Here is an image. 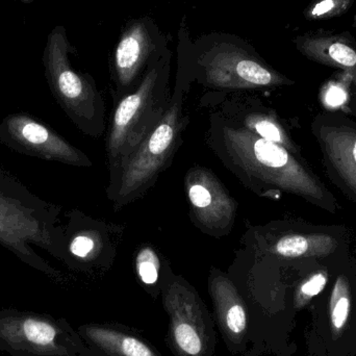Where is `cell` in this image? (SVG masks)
<instances>
[{
    "mask_svg": "<svg viewBox=\"0 0 356 356\" xmlns=\"http://www.w3.org/2000/svg\"><path fill=\"white\" fill-rule=\"evenodd\" d=\"M209 144L224 165L261 196L288 193L336 213L338 202L299 154L257 137L240 123L217 116Z\"/></svg>",
    "mask_w": 356,
    "mask_h": 356,
    "instance_id": "1",
    "label": "cell"
},
{
    "mask_svg": "<svg viewBox=\"0 0 356 356\" xmlns=\"http://www.w3.org/2000/svg\"><path fill=\"white\" fill-rule=\"evenodd\" d=\"M60 213V207L42 200L0 170V245L29 267L56 280L60 272L40 257L33 246L67 264L66 236Z\"/></svg>",
    "mask_w": 356,
    "mask_h": 356,
    "instance_id": "2",
    "label": "cell"
},
{
    "mask_svg": "<svg viewBox=\"0 0 356 356\" xmlns=\"http://www.w3.org/2000/svg\"><path fill=\"white\" fill-rule=\"evenodd\" d=\"M171 51L165 50L148 69L137 89L116 102L106 135L110 175L156 129L170 106Z\"/></svg>",
    "mask_w": 356,
    "mask_h": 356,
    "instance_id": "3",
    "label": "cell"
},
{
    "mask_svg": "<svg viewBox=\"0 0 356 356\" xmlns=\"http://www.w3.org/2000/svg\"><path fill=\"white\" fill-rule=\"evenodd\" d=\"M186 85L177 79L170 106L156 129L143 140L137 149L110 175L108 197L115 209L143 196L156 181L161 173L172 162L181 145L182 133L188 124L184 113Z\"/></svg>",
    "mask_w": 356,
    "mask_h": 356,
    "instance_id": "4",
    "label": "cell"
},
{
    "mask_svg": "<svg viewBox=\"0 0 356 356\" xmlns=\"http://www.w3.org/2000/svg\"><path fill=\"white\" fill-rule=\"evenodd\" d=\"M71 45L63 25H56L47 37L42 62L50 91L60 108L79 131L97 138L104 129V102L90 75L71 64Z\"/></svg>",
    "mask_w": 356,
    "mask_h": 356,
    "instance_id": "5",
    "label": "cell"
},
{
    "mask_svg": "<svg viewBox=\"0 0 356 356\" xmlns=\"http://www.w3.org/2000/svg\"><path fill=\"white\" fill-rule=\"evenodd\" d=\"M193 73L205 87L228 91L294 85L267 64L254 48L230 35L199 42Z\"/></svg>",
    "mask_w": 356,
    "mask_h": 356,
    "instance_id": "6",
    "label": "cell"
},
{
    "mask_svg": "<svg viewBox=\"0 0 356 356\" xmlns=\"http://www.w3.org/2000/svg\"><path fill=\"white\" fill-rule=\"evenodd\" d=\"M309 307L307 355L356 356V276L339 271Z\"/></svg>",
    "mask_w": 356,
    "mask_h": 356,
    "instance_id": "7",
    "label": "cell"
},
{
    "mask_svg": "<svg viewBox=\"0 0 356 356\" xmlns=\"http://www.w3.org/2000/svg\"><path fill=\"white\" fill-rule=\"evenodd\" d=\"M0 350L12 356H87L79 332L46 314L0 309Z\"/></svg>",
    "mask_w": 356,
    "mask_h": 356,
    "instance_id": "8",
    "label": "cell"
},
{
    "mask_svg": "<svg viewBox=\"0 0 356 356\" xmlns=\"http://www.w3.org/2000/svg\"><path fill=\"white\" fill-rule=\"evenodd\" d=\"M163 301L170 318L169 338L175 356H213V320L194 289L173 277L165 286Z\"/></svg>",
    "mask_w": 356,
    "mask_h": 356,
    "instance_id": "9",
    "label": "cell"
},
{
    "mask_svg": "<svg viewBox=\"0 0 356 356\" xmlns=\"http://www.w3.org/2000/svg\"><path fill=\"white\" fill-rule=\"evenodd\" d=\"M167 48L166 39L149 17L135 19L125 25L113 58L117 102L137 89L149 67Z\"/></svg>",
    "mask_w": 356,
    "mask_h": 356,
    "instance_id": "10",
    "label": "cell"
},
{
    "mask_svg": "<svg viewBox=\"0 0 356 356\" xmlns=\"http://www.w3.org/2000/svg\"><path fill=\"white\" fill-rule=\"evenodd\" d=\"M312 131L328 177L356 203V123L338 111L318 115Z\"/></svg>",
    "mask_w": 356,
    "mask_h": 356,
    "instance_id": "11",
    "label": "cell"
},
{
    "mask_svg": "<svg viewBox=\"0 0 356 356\" xmlns=\"http://www.w3.org/2000/svg\"><path fill=\"white\" fill-rule=\"evenodd\" d=\"M0 143L14 152L49 162L75 167H90V159L41 121L15 113L0 123Z\"/></svg>",
    "mask_w": 356,
    "mask_h": 356,
    "instance_id": "12",
    "label": "cell"
},
{
    "mask_svg": "<svg viewBox=\"0 0 356 356\" xmlns=\"http://www.w3.org/2000/svg\"><path fill=\"white\" fill-rule=\"evenodd\" d=\"M184 188L195 224L209 236H225L234 226L238 203L221 180L204 167L191 168Z\"/></svg>",
    "mask_w": 356,
    "mask_h": 356,
    "instance_id": "13",
    "label": "cell"
},
{
    "mask_svg": "<svg viewBox=\"0 0 356 356\" xmlns=\"http://www.w3.org/2000/svg\"><path fill=\"white\" fill-rule=\"evenodd\" d=\"M293 43L307 60L342 70L356 87V38L350 31H307L297 35Z\"/></svg>",
    "mask_w": 356,
    "mask_h": 356,
    "instance_id": "14",
    "label": "cell"
},
{
    "mask_svg": "<svg viewBox=\"0 0 356 356\" xmlns=\"http://www.w3.org/2000/svg\"><path fill=\"white\" fill-rule=\"evenodd\" d=\"M216 316L226 340L236 344L244 340L248 327L246 305L232 280L222 272L213 271L209 282Z\"/></svg>",
    "mask_w": 356,
    "mask_h": 356,
    "instance_id": "15",
    "label": "cell"
},
{
    "mask_svg": "<svg viewBox=\"0 0 356 356\" xmlns=\"http://www.w3.org/2000/svg\"><path fill=\"white\" fill-rule=\"evenodd\" d=\"M77 332L87 346V356H161L135 334L111 326L87 324Z\"/></svg>",
    "mask_w": 356,
    "mask_h": 356,
    "instance_id": "16",
    "label": "cell"
},
{
    "mask_svg": "<svg viewBox=\"0 0 356 356\" xmlns=\"http://www.w3.org/2000/svg\"><path fill=\"white\" fill-rule=\"evenodd\" d=\"M338 241L324 234H290L278 238L270 252L282 259L326 257L338 248Z\"/></svg>",
    "mask_w": 356,
    "mask_h": 356,
    "instance_id": "17",
    "label": "cell"
},
{
    "mask_svg": "<svg viewBox=\"0 0 356 356\" xmlns=\"http://www.w3.org/2000/svg\"><path fill=\"white\" fill-rule=\"evenodd\" d=\"M67 246V265L76 267L79 264L95 261L102 249V241L97 232L86 228L83 219L72 213L69 216V224L65 228Z\"/></svg>",
    "mask_w": 356,
    "mask_h": 356,
    "instance_id": "18",
    "label": "cell"
},
{
    "mask_svg": "<svg viewBox=\"0 0 356 356\" xmlns=\"http://www.w3.org/2000/svg\"><path fill=\"white\" fill-rule=\"evenodd\" d=\"M238 123L257 137L278 144L290 150L293 154L300 156L299 148L297 147L286 129L282 127V123L272 113L250 112Z\"/></svg>",
    "mask_w": 356,
    "mask_h": 356,
    "instance_id": "19",
    "label": "cell"
},
{
    "mask_svg": "<svg viewBox=\"0 0 356 356\" xmlns=\"http://www.w3.org/2000/svg\"><path fill=\"white\" fill-rule=\"evenodd\" d=\"M330 282L327 270H318L299 282L293 294L292 305L295 313L309 307L314 299L319 296Z\"/></svg>",
    "mask_w": 356,
    "mask_h": 356,
    "instance_id": "20",
    "label": "cell"
},
{
    "mask_svg": "<svg viewBox=\"0 0 356 356\" xmlns=\"http://www.w3.org/2000/svg\"><path fill=\"white\" fill-rule=\"evenodd\" d=\"M136 269L140 280L146 286H154L159 282L161 261L152 247L144 246L138 252Z\"/></svg>",
    "mask_w": 356,
    "mask_h": 356,
    "instance_id": "21",
    "label": "cell"
},
{
    "mask_svg": "<svg viewBox=\"0 0 356 356\" xmlns=\"http://www.w3.org/2000/svg\"><path fill=\"white\" fill-rule=\"evenodd\" d=\"M353 0H317L305 12L307 19H323L343 14Z\"/></svg>",
    "mask_w": 356,
    "mask_h": 356,
    "instance_id": "22",
    "label": "cell"
},
{
    "mask_svg": "<svg viewBox=\"0 0 356 356\" xmlns=\"http://www.w3.org/2000/svg\"><path fill=\"white\" fill-rule=\"evenodd\" d=\"M348 96L349 94L347 95L346 92L342 88L339 87V86H334L326 92L325 102L328 106L336 108L338 106H344L347 99H348Z\"/></svg>",
    "mask_w": 356,
    "mask_h": 356,
    "instance_id": "23",
    "label": "cell"
},
{
    "mask_svg": "<svg viewBox=\"0 0 356 356\" xmlns=\"http://www.w3.org/2000/svg\"><path fill=\"white\" fill-rule=\"evenodd\" d=\"M344 106L347 111H349L353 116L356 117V87H351L348 99H347Z\"/></svg>",
    "mask_w": 356,
    "mask_h": 356,
    "instance_id": "24",
    "label": "cell"
}]
</instances>
